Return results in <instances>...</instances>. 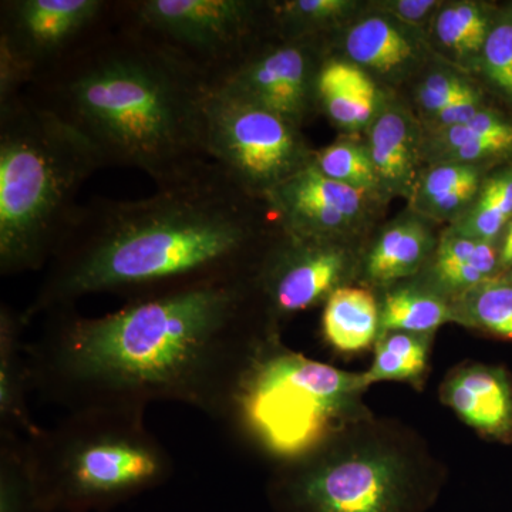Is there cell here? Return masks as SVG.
I'll return each mask as SVG.
<instances>
[{
    "instance_id": "cell-34",
    "label": "cell",
    "mask_w": 512,
    "mask_h": 512,
    "mask_svg": "<svg viewBox=\"0 0 512 512\" xmlns=\"http://www.w3.org/2000/svg\"><path fill=\"white\" fill-rule=\"evenodd\" d=\"M443 0H373V8L426 33Z\"/></svg>"
},
{
    "instance_id": "cell-11",
    "label": "cell",
    "mask_w": 512,
    "mask_h": 512,
    "mask_svg": "<svg viewBox=\"0 0 512 512\" xmlns=\"http://www.w3.org/2000/svg\"><path fill=\"white\" fill-rule=\"evenodd\" d=\"M103 0H12L2 3L0 100L19 93L40 67L64 52L96 25Z\"/></svg>"
},
{
    "instance_id": "cell-3",
    "label": "cell",
    "mask_w": 512,
    "mask_h": 512,
    "mask_svg": "<svg viewBox=\"0 0 512 512\" xmlns=\"http://www.w3.org/2000/svg\"><path fill=\"white\" fill-rule=\"evenodd\" d=\"M47 87L42 103L89 138L104 165L137 168L165 187L214 163L211 74L138 25L86 47Z\"/></svg>"
},
{
    "instance_id": "cell-18",
    "label": "cell",
    "mask_w": 512,
    "mask_h": 512,
    "mask_svg": "<svg viewBox=\"0 0 512 512\" xmlns=\"http://www.w3.org/2000/svg\"><path fill=\"white\" fill-rule=\"evenodd\" d=\"M392 93L355 64L323 52L316 103L343 134L362 136Z\"/></svg>"
},
{
    "instance_id": "cell-31",
    "label": "cell",
    "mask_w": 512,
    "mask_h": 512,
    "mask_svg": "<svg viewBox=\"0 0 512 512\" xmlns=\"http://www.w3.org/2000/svg\"><path fill=\"white\" fill-rule=\"evenodd\" d=\"M474 77L512 114V2L498 6Z\"/></svg>"
},
{
    "instance_id": "cell-25",
    "label": "cell",
    "mask_w": 512,
    "mask_h": 512,
    "mask_svg": "<svg viewBox=\"0 0 512 512\" xmlns=\"http://www.w3.org/2000/svg\"><path fill=\"white\" fill-rule=\"evenodd\" d=\"M379 302L380 333L434 335L446 323H456L453 302L423 284L419 278L390 286L382 292Z\"/></svg>"
},
{
    "instance_id": "cell-33",
    "label": "cell",
    "mask_w": 512,
    "mask_h": 512,
    "mask_svg": "<svg viewBox=\"0 0 512 512\" xmlns=\"http://www.w3.org/2000/svg\"><path fill=\"white\" fill-rule=\"evenodd\" d=\"M0 512H46L30 468L25 437L0 436Z\"/></svg>"
},
{
    "instance_id": "cell-19",
    "label": "cell",
    "mask_w": 512,
    "mask_h": 512,
    "mask_svg": "<svg viewBox=\"0 0 512 512\" xmlns=\"http://www.w3.org/2000/svg\"><path fill=\"white\" fill-rule=\"evenodd\" d=\"M512 160V114L488 104L473 119L437 133L424 134V165L454 163L491 167Z\"/></svg>"
},
{
    "instance_id": "cell-12",
    "label": "cell",
    "mask_w": 512,
    "mask_h": 512,
    "mask_svg": "<svg viewBox=\"0 0 512 512\" xmlns=\"http://www.w3.org/2000/svg\"><path fill=\"white\" fill-rule=\"evenodd\" d=\"M322 57V42L276 36L275 43L255 46L215 74L212 86L302 128L318 109L316 80Z\"/></svg>"
},
{
    "instance_id": "cell-1",
    "label": "cell",
    "mask_w": 512,
    "mask_h": 512,
    "mask_svg": "<svg viewBox=\"0 0 512 512\" xmlns=\"http://www.w3.org/2000/svg\"><path fill=\"white\" fill-rule=\"evenodd\" d=\"M275 335L255 278L133 299L97 318L57 309L28 345L32 389L69 412L173 402L225 421Z\"/></svg>"
},
{
    "instance_id": "cell-28",
    "label": "cell",
    "mask_w": 512,
    "mask_h": 512,
    "mask_svg": "<svg viewBox=\"0 0 512 512\" xmlns=\"http://www.w3.org/2000/svg\"><path fill=\"white\" fill-rule=\"evenodd\" d=\"M433 336L409 332L380 333L375 343V362L363 373L366 386L379 382L421 383Z\"/></svg>"
},
{
    "instance_id": "cell-26",
    "label": "cell",
    "mask_w": 512,
    "mask_h": 512,
    "mask_svg": "<svg viewBox=\"0 0 512 512\" xmlns=\"http://www.w3.org/2000/svg\"><path fill=\"white\" fill-rule=\"evenodd\" d=\"M366 6L362 0H282L269 2V12L276 36L325 43Z\"/></svg>"
},
{
    "instance_id": "cell-36",
    "label": "cell",
    "mask_w": 512,
    "mask_h": 512,
    "mask_svg": "<svg viewBox=\"0 0 512 512\" xmlns=\"http://www.w3.org/2000/svg\"><path fill=\"white\" fill-rule=\"evenodd\" d=\"M503 276L505 279H507V281H510L512 284V268L508 269L507 272H504Z\"/></svg>"
},
{
    "instance_id": "cell-20",
    "label": "cell",
    "mask_w": 512,
    "mask_h": 512,
    "mask_svg": "<svg viewBox=\"0 0 512 512\" xmlns=\"http://www.w3.org/2000/svg\"><path fill=\"white\" fill-rule=\"evenodd\" d=\"M500 275L498 244L464 237L446 228L426 268L416 278L453 302Z\"/></svg>"
},
{
    "instance_id": "cell-8",
    "label": "cell",
    "mask_w": 512,
    "mask_h": 512,
    "mask_svg": "<svg viewBox=\"0 0 512 512\" xmlns=\"http://www.w3.org/2000/svg\"><path fill=\"white\" fill-rule=\"evenodd\" d=\"M207 147L215 164L261 200L315 157L302 128L215 86L207 103Z\"/></svg>"
},
{
    "instance_id": "cell-27",
    "label": "cell",
    "mask_w": 512,
    "mask_h": 512,
    "mask_svg": "<svg viewBox=\"0 0 512 512\" xmlns=\"http://www.w3.org/2000/svg\"><path fill=\"white\" fill-rule=\"evenodd\" d=\"M512 220V160L498 165L485 177L476 200L448 229L464 237L498 244Z\"/></svg>"
},
{
    "instance_id": "cell-32",
    "label": "cell",
    "mask_w": 512,
    "mask_h": 512,
    "mask_svg": "<svg viewBox=\"0 0 512 512\" xmlns=\"http://www.w3.org/2000/svg\"><path fill=\"white\" fill-rule=\"evenodd\" d=\"M312 165L329 180L380 197L375 168L362 136L342 134L328 147L315 151Z\"/></svg>"
},
{
    "instance_id": "cell-29",
    "label": "cell",
    "mask_w": 512,
    "mask_h": 512,
    "mask_svg": "<svg viewBox=\"0 0 512 512\" xmlns=\"http://www.w3.org/2000/svg\"><path fill=\"white\" fill-rule=\"evenodd\" d=\"M457 325L512 340V284L503 275L453 301Z\"/></svg>"
},
{
    "instance_id": "cell-4",
    "label": "cell",
    "mask_w": 512,
    "mask_h": 512,
    "mask_svg": "<svg viewBox=\"0 0 512 512\" xmlns=\"http://www.w3.org/2000/svg\"><path fill=\"white\" fill-rule=\"evenodd\" d=\"M104 167L99 151L42 101L0 100V274L46 268L79 210L77 195Z\"/></svg>"
},
{
    "instance_id": "cell-21",
    "label": "cell",
    "mask_w": 512,
    "mask_h": 512,
    "mask_svg": "<svg viewBox=\"0 0 512 512\" xmlns=\"http://www.w3.org/2000/svg\"><path fill=\"white\" fill-rule=\"evenodd\" d=\"M28 323L9 306L0 309V436H36L40 427L30 414L32 389L28 345L23 340Z\"/></svg>"
},
{
    "instance_id": "cell-16",
    "label": "cell",
    "mask_w": 512,
    "mask_h": 512,
    "mask_svg": "<svg viewBox=\"0 0 512 512\" xmlns=\"http://www.w3.org/2000/svg\"><path fill=\"white\" fill-rule=\"evenodd\" d=\"M441 402L485 439L512 444V375L503 366L468 363L444 380Z\"/></svg>"
},
{
    "instance_id": "cell-13",
    "label": "cell",
    "mask_w": 512,
    "mask_h": 512,
    "mask_svg": "<svg viewBox=\"0 0 512 512\" xmlns=\"http://www.w3.org/2000/svg\"><path fill=\"white\" fill-rule=\"evenodd\" d=\"M272 217L286 235L360 244L383 210L382 198L329 180L309 165L266 195Z\"/></svg>"
},
{
    "instance_id": "cell-30",
    "label": "cell",
    "mask_w": 512,
    "mask_h": 512,
    "mask_svg": "<svg viewBox=\"0 0 512 512\" xmlns=\"http://www.w3.org/2000/svg\"><path fill=\"white\" fill-rule=\"evenodd\" d=\"M410 86L412 99L407 103L416 113L421 126L458 101L484 89L476 77L461 72L439 57Z\"/></svg>"
},
{
    "instance_id": "cell-17",
    "label": "cell",
    "mask_w": 512,
    "mask_h": 512,
    "mask_svg": "<svg viewBox=\"0 0 512 512\" xmlns=\"http://www.w3.org/2000/svg\"><path fill=\"white\" fill-rule=\"evenodd\" d=\"M437 241L433 222L407 208L363 247L357 282L373 292H383L416 278L426 268Z\"/></svg>"
},
{
    "instance_id": "cell-14",
    "label": "cell",
    "mask_w": 512,
    "mask_h": 512,
    "mask_svg": "<svg viewBox=\"0 0 512 512\" xmlns=\"http://www.w3.org/2000/svg\"><path fill=\"white\" fill-rule=\"evenodd\" d=\"M323 52L355 64L394 93L410 86L437 59L426 33L373 8L370 2L323 43Z\"/></svg>"
},
{
    "instance_id": "cell-10",
    "label": "cell",
    "mask_w": 512,
    "mask_h": 512,
    "mask_svg": "<svg viewBox=\"0 0 512 512\" xmlns=\"http://www.w3.org/2000/svg\"><path fill=\"white\" fill-rule=\"evenodd\" d=\"M335 239L276 237L262 258L255 285L269 319L308 311L357 282L363 247Z\"/></svg>"
},
{
    "instance_id": "cell-23",
    "label": "cell",
    "mask_w": 512,
    "mask_h": 512,
    "mask_svg": "<svg viewBox=\"0 0 512 512\" xmlns=\"http://www.w3.org/2000/svg\"><path fill=\"white\" fill-rule=\"evenodd\" d=\"M494 168L454 161L424 165L407 208L424 220L446 222L448 227L466 214Z\"/></svg>"
},
{
    "instance_id": "cell-2",
    "label": "cell",
    "mask_w": 512,
    "mask_h": 512,
    "mask_svg": "<svg viewBox=\"0 0 512 512\" xmlns=\"http://www.w3.org/2000/svg\"><path fill=\"white\" fill-rule=\"evenodd\" d=\"M248 194L215 163L143 200L79 207L28 309V323L90 295L127 301L221 281L255 278L281 234L261 224Z\"/></svg>"
},
{
    "instance_id": "cell-15",
    "label": "cell",
    "mask_w": 512,
    "mask_h": 512,
    "mask_svg": "<svg viewBox=\"0 0 512 512\" xmlns=\"http://www.w3.org/2000/svg\"><path fill=\"white\" fill-rule=\"evenodd\" d=\"M384 202H409L423 163L424 130L410 104L392 93L362 134Z\"/></svg>"
},
{
    "instance_id": "cell-6",
    "label": "cell",
    "mask_w": 512,
    "mask_h": 512,
    "mask_svg": "<svg viewBox=\"0 0 512 512\" xmlns=\"http://www.w3.org/2000/svg\"><path fill=\"white\" fill-rule=\"evenodd\" d=\"M363 373H349L269 339L252 363L227 420L271 456L291 461L365 417Z\"/></svg>"
},
{
    "instance_id": "cell-9",
    "label": "cell",
    "mask_w": 512,
    "mask_h": 512,
    "mask_svg": "<svg viewBox=\"0 0 512 512\" xmlns=\"http://www.w3.org/2000/svg\"><path fill=\"white\" fill-rule=\"evenodd\" d=\"M134 20L214 77L249 50L269 3L249 0H143Z\"/></svg>"
},
{
    "instance_id": "cell-5",
    "label": "cell",
    "mask_w": 512,
    "mask_h": 512,
    "mask_svg": "<svg viewBox=\"0 0 512 512\" xmlns=\"http://www.w3.org/2000/svg\"><path fill=\"white\" fill-rule=\"evenodd\" d=\"M144 410L92 407L67 413L26 439L46 512H109L173 477L174 461L148 430Z\"/></svg>"
},
{
    "instance_id": "cell-35",
    "label": "cell",
    "mask_w": 512,
    "mask_h": 512,
    "mask_svg": "<svg viewBox=\"0 0 512 512\" xmlns=\"http://www.w3.org/2000/svg\"><path fill=\"white\" fill-rule=\"evenodd\" d=\"M498 252H500L501 272H507L512 268V220L505 227L500 241H498Z\"/></svg>"
},
{
    "instance_id": "cell-7",
    "label": "cell",
    "mask_w": 512,
    "mask_h": 512,
    "mask_svg": "<svg viewBox=\"0 0 512 512\" xmlns=\"http://www.w3.org/2000/svg\"><path fill=\"white\" fill-rule=\"evenodd\" d=\"M268 497L275 512H424L433 490L396 448L340 434L279 466Z\"/></svg>"
},
{
    "instance_id": "cell-24",
    "label": "cell",
    "mask_w": 512,
    "mask_h": 512,
    "mask_svg": "<svg viewBox=\"0 0 512 512\" xmlns=\"http://www.w3.org/2000/svg\"><path fill=\"white\" fill-rule=\"evenodd\" d=\"M322 330L326 342L342 353H357L375 346L380 333V302L362 285L339 288L325 302Z\"/></svg>"
},
{
    "instance_id": "cell-22",
    "label": "cell",
    "mask_w": 512,
    "mask_h": 512,
    "mask_svg": "<svg viewBox=\"0 0 512 512\" xmlns=\"http://www.w3.org/2000/svg\"><path fill=\"white\" fill-rule=\"evenodd\" d=\"M498 6L480 0H443L427 30L434 55L461 72L476 76Z\"/></svg>"
}]
</instances>
